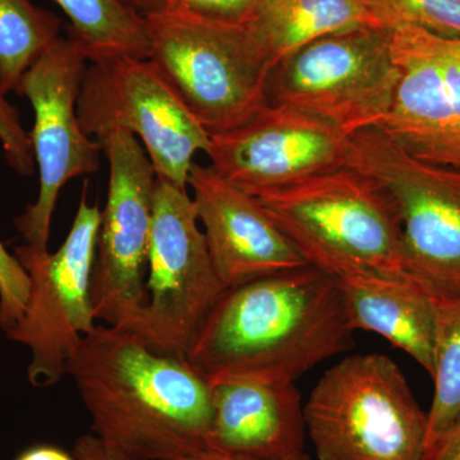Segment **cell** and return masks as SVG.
<instances>
[{"instance_id":"25","label":"cell","mask_w":460,"mask_h":460,"mask_svg":"<svg viewBox=\"0 0 460 460\" xmlns=\"http://www.w3.org/2000/svg\"><path fill=\"white\" fill-rule=\"evenodd\" d=\"M262 0H164L163 7L190 12L199 16L244 25Z\"/></svg>"},{"instance_id":"30","label":"cell","mask_w":460,"mask_h":460,"mask_svg":"<svg viewBox=\"0 0 460 460\" xmlns=\"http://www.w3.org/2000/svg\"><path fill=\"white\" fill-rule=\"evenodd\" d=\"M175 460H243L237 458H230V456H223V454L211 452V450H205V452L193 454V456H184V458L175 459ZM289 460H314L311 458L308 454H301V456H296V458L289 459Z\"/></svg>"},{"instance_id":"15","label":"cell","mask_w":460,"mask_h":460,"mask_svg":"<svg viewBox=\"0 0 460 460\" xmlns=\"http://www.w3.org/2000/svg\"><path fill=\"white\" fill-rule=\"evenodd\" d=\"M392 31L396 83L377 128L411 155L460 169V136L429 32L413 26Z\"/></svg>"},{"instance_id":"24","label":"cell","mask_w":460,"mask_h":460,"mask_svg":"<svg viewBox=\"0 0 460 460\" xmlns=\"http://www.w3.org/2000/svg\"><path fill=\"white\" fill-rule=\"evenodd\" d=\"M0 145L7 164L18 174L32 175L35 172L30 133L23 128L20 111L7 100L0 89Z\"/></svg>"},{"instance_id":"9","label":"cell","mask_w":460,"mask_h":460,"mask_svg":"<svg viewBox=\"0 0 460 460\" xmlns=\"http://www.w3.org/2000/svg\"><path fill=\"white\" fill-rule=\"evenodd\" d=\"M100 222L102 211L90 204L84 186L71 229L56 252H41L29 244L14 248L31 286L23 316L5 337L31 352L27 378L32 386L48 387L62 380L81 339L96 326L91 277Z\"/></svg>"},{"instance_id":"17","label":"cell","mask_w":460,"mask_h":460,"mask_svg":"<svg viewBox=\"0 0 460 460\" xmlns=\"http://www.w3.org/2000/svg\"><path fill=\"white\" fill-rule=\"evenodd\" d=\"M334 279L352 329L385 338L410 354L431 376L436 330L434 293L410 274L357 271Z\"/></svg>"},{"instance_id":"20","label":"cell","mask_w":460,"mask_h":460,"mask_svg":"<svg viewBox=\"0 0 460 460\" xmlns=\"http://www.w3.org/2000/svg\"><path fill=\"white\" fill-rule=\"evenodd\" d=\"M60 21L31 0H0V89L18 93L23 75L59 39Z\"/></svg>"},{"instance_id":"27","label":"cell","mask_w":460,"mask_h":460,"mask_svg":"<svg viewBox=\"0 0 460 460\" xmlns=\"http://www.w3.org/2000/svg\"><path fill=\"white\" fill-rule=\"evenodd\" d=\"M74 456L75 460H138L120 452L93 434L77 438L74 447Z\"/></svg>"},{"instance_id":"22","label":"cell","mask_w":460,"mask_h":460,"mask_svg":"<svg viewBox=\"0 0 460 460\" xmlns=\"http://www.w3.org/2000/svg\"><path fill=\"white\" fill-rule=\"evenodd\" d=\"M387 30L419 27L443 38L460 39V0H365Z\"/></svg>"},{"instance_id":"8","label":"cell","mask_w":460,"mask_h":460,"mask_svg":"<svg viewBox=\"0 0 460 460\" xmlns=\"http://www.w3.org/2000/svg\"><path fill=\"white\" fill-rule=\"evenodd\" d=\"M226 289L208 255L189 190L156 177L146 304L128 332L159 352L186 357Z\"/></svg>"},{"instance_id":"14","label":"cell","mask_w":460,"mask_h":460,"mask_svg":"<svg viewBox=\"0 0 460 460\" xmlns=\"http://www.w3.org/2000/svg\"><path fill=\"white\" fill-rule=\"evenodd\" d=\"M189 186L215 271L226 288L308 265L255 196L193 163Z\"/></svg>"},{"instance_id":"18","label":"cell","mask_w":460,"mask_h":460,"mask_svg":"<svg viewBox=\"0 0 460 460\" xmlns=\"http://www.w3.org/2000/svg\"><path fill=\"white\" fill-rule=\"evenodd\" d=\"M246 25L272 69L323 36L383 27L365 0H262Z\"/></svg>"},{"instance_id":"10","label":"cell","mask_w":460,"mask_h":460,"mask_svg":"<svg viewBox=\"0 0 460 460\" xmlns=\"http://www.w3.org/2000/svg\"><path fill=\"white\" fill-rule=\"evenodd\" d=\"M77 111L84 133L96 141L114 131L136 136L156 177L177 186L189 187L193 157L210 146V135L150 59L91 63Z\"/></svg>"},{"instance_id":"26","label":"cell","mask_w":460,"mask_h":460,"mask_svg":"<svg viewBox=\"0 0 460 460\" xmlns=\"http://www.w3.org/2000/svg\"><path fill=\"white\" fill-rule=\"evenodd\" d=\"M429 39L440 63L460 136V39L443 38L431 32Z\"/></svg>"},{"instance_id":"23","label":"cell","mask_w":460,"mask_h":460,"mask_svg":"<svg viewBox=\"0 0 460 460\" xmlns=\"http://www.w3.org/2000/svg\"><path fill=\"white\" fill-rule=\"evenodd\" d=\"M30 286L29 274L23 266L0 242V329L7 332L23 316Z\"/></svg>"},{"instance_id":"3","label":"cell","mask_w":460,"mask_h":460,"mask_svg":"<svg viewBox=\"0 0 460 460\" xmlns=\"http://www.w3.org/2000/svg\"><path fill=\"white\" fill-rule=\"evenodd\" d=\"M257 199L305 262L330 277L357 271L408 274L392 199L349 165Z\"/></svg>"},{"instance_id":"16","label":"cell","mask_w":460,"mask_h":460,"mask_svg":"<svg viewBox=\"0 0 460 460\" xmlns=\"http://www.w3.org/2000/svg\"><path fill=\"white\" fill-rule=\"evenodd\" d=\"M211 452L243 460H289L305 453V411L295 383L220 377L211 381Z\"/></svg>"},{"instance_id":"6","label":"cell","mask_w":460,"mask_h":460,"mask_svg":"<svg viewBox=\"0 0 460 460\" xmlns=\"http://www.w3.org/2000/svg\"><path fill=\"white\" fill-rule=\"evenodd\" d=\"M347 165L392 199L405 271L434 295L460 298V169L419 159L378 128L348 137Z\"/></svg>"},{"instance_id":"2","label":"cell","mask_w":460,"mask_h":460,"mask_svg":"<svg viewBox=\"0 0 460 460\" xmlns=\"http://www.w3.org/2000/svg\"><path fill=\"white\" fill-rule=\"evenodd\" d=\"M353 332L337 280L305 265L226 288L186 358L210 381L237 376L296 383L350 349Z\"/></svg>"},{"instance_id":"11","label":"cell","mask_w":460,"mask_h":460,"mask_svg":"<svg viewBox=\"0 0 460 460\" xmlns=\"http://www.w3.org/2000/svg\"><path fill=\"white\" fill-rule=\"evenodd\" d=\"M87 62L75 39H57L23 75L17 93L29 99L35 115L29 133L39 193L14 224L26 244L41 252L48 251L60 190L100 166L102 145L84 133L77 111Z\"/></svg>"},{"instance_id":"5","label":"cell","mask_w":460,"mask_h":460,"mask_svg":"<svg viewBox=\"0 0 460 460\" xmlns=\"http://www.w3.org/2000/svg\"><path fill=\"white\" fill-rule=\"evenodd\" d=\"M304 411L316 460L428 458V413L384 354H356L332 366Z\"/></svg>"},{"instance_id":"29","label":"cell","mask_w":460,"mask_h":460,"mask_svg":"<svg viewBox=\"0 0 460 460\" xmlns=\"http://www.w3.org/2000/svg\"><path fill=\"white\" fill-rule=\"evenodd\" d=\"M16 460H75V458L66 450L53 445H36L21 453Z\"/></svg>"},{"instance_id":"31","label":"cell","mask_w":460,"mask_h":460,"mask_svg":"<svg viewBox=\"0 0 460 460\" xmlns=\"http://www.w3.org/2000/svg\"><path fill=\"white\" fill-rule=\"evenodd\" d=\"M131 7L142 11V14L163 7L164 0H124Z\"/></svg>"},{"instance_id":"21","label":"cell","mask_w":460,"mask_h":460,"mask_svg":"<svg viewBox=\"0 0 460 460\" xmlns=\"http://www.w3.org/2000/svg\"><path fill=\"white\" fill-rule=\"evenodd\" d=\"M434 398L428 454L460 419V298L435 295Z\"/></svg>"},{"instance_id":"7","label":"cell","mask_w":460,"mask_h":460,"mask_svg":"<svg viewBox=\"0 0 460 460\" xmlns=\"http://www.w3.org/2000/svg\"><path fill=\"white\" fill-rule=\"evenodd\" d=\"M396 83L392 31L359 27L317 39L272 69L269 102L313 115L347 137L377 128Z\"/></svg>"},{"instance_id":"13","label":"cell","mask_w":460,"mask_h":460,"mask_svg":"<svg viewBox=\"0 0 460 460\" xmlns=\"http://www.w3.org/2000/svg\"><path fill=\"white\" fill-rule=\"evenodd\" d=\"M348 137L313 115L269 104L247 123L210 136L211 166L259 198L347 165Z\"/></svg>"},{"instance_id":"1","label":"cell","mask_w":460,"mask_h":460,"mask_svg":"<svg viewBox=\"0 0 460 460\" xmlns=\"http://www.w3.org/2000/svg\"><path fill=\"white\" fill-rule=\"evenodd\" d=\"M93 434L138 460L208 450L211 381L186 357L154 349L131 332L96 325L68 361Z\"/></svg>"},{"instance_id":"28","label":"cell","mask_w":460,"mask_h":460,"mask_svg":"<svg viewBox=\"0 0 460 460\" xmlns=\"http://www.w3.org/2000/svg\"><path fill=\"white\" fill-rule=\"evenodd\" d=\"M426 460H460V419L429 450Z\"/></svg>"},{"instance_id":"12","label":"cell","mask_w":460,"mask_h":460,"mask_svg":"<svg viewBox=\"0 0 460 460\" xmlns=\"http://www.w3.org/2000/svg\"><path fill=\"white\" fill-rule=\"evenodd\" d=\"M98 142L108 159L109 181L91 277V301L96 320L129 332L146 304L156 172L131 133L114 131Z\"/></svg>"},{"instance_id":"19","label":"cell","mask_w":460,"mask_h":460,"mask_svg":"<svg viewBox=\"0 0 460 460\" xmlns=\"http://www.w3.org/2000/svg\"><path fill=\"white\" fill-rule=\"evenodd\" d=\"M72 23V39L91 63L150 58L146 20L124 0H53Z\"/></svg>"},{"instance_id":"4","label":"cell","mask_w":460,"mask_h":460,"mask_svg":"<svg viewBox=\"0 0 460 460\" xmlns=\"http://www.w3.org/2000/svg\"><path fill=\"white\" fill-rule=\"evenodd\" d=\"M150 58L208 135L268 107L272 66L246 23L159 8L144 13Z\"/></svg>"}]
</instances>
